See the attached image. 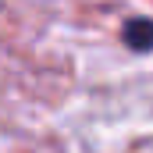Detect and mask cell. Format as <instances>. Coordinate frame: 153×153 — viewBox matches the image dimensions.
I'll return each instance as SVG.
<instances>
[{
    "instance_id": "obj_1",
    "label": "cell",
    "mask_w": 153,
    "mask_h": 153,
    "mask_svg": "<svg viewBox=\"0 0 153 153\" xmlns=\"http://www.w3.org/2000/svg\"><path fill=\"white\" fill-rule=\"evenodd\" d=\"M125 46L135 53H150L153 50V18H132L125 25Z\"/></svg>"
}]
</instances>
